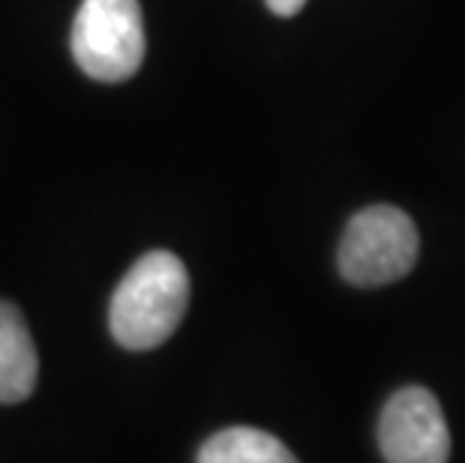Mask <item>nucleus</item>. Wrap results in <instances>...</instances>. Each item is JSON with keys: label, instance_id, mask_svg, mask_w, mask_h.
Returning a JSON list of instances; mask_svg holds the SVG:
<instances>
[{"label": "nucleus", "instance_id": "nucleus-1", "mask_svg": "<svg viewBox=\"0 0 465 463\" xmlns=\"http://www.w3.org/2000/svg\"><path fill=\"white\" fill-rule=\"evenodd\" d=\"M190 307V274L168 250H151L117 283L108 307L112 337L124 349H156L177 331Z\"/></svg>", "mask_w": 465, "mask_h": 463}, {"label": "nucleus", "instance_id": "nucleus-2", "mask_svg": "<svg viewBox=\"0 0 465 463\" xmlns=\"http://www.w3.org/2000/svg\"><path fill=\"white\" fill-rule=\"evenodd\" d=\"M418 250L420 238L411 216L393 205H372L345 226L336 265L351 286L375 289L402 280L418 262Z\"/></svg>", "mask_w": 465, "mask_h": 463}, {"label": "nucleus", "instance_id": "nucleus-3", "mask_svg": "<svg viewBox=\"0 0 465 463\" xmlns=\"http://www.w3.org/2000/svg\"><path fill=\"white\" fill-rule=\"evenodd\" d=\"M73 57L84 75L114 85L144 61V25L138 0H82L73 25Z\"/></svg>", "mask_w": 465, "mask_h": 463}, {"label": "nucleus", "instance_id": "nucleus-4", "mask_svg": "<svg viewBox=\"0 0 465 463\" xmlns=\"http://www.w3.org/2000/svg\"><path fill=\"white\" fill-rule=\"evenodd\" d=\"M379 448L388 463L450 460V430L432 391L409 386L384 403L379 418Z\"/></svg>", "mask_w": 465, "mask_h": 463}, {"label": "nucleus", "instance_id": "nucleus-5", "mask_svg": "<svg viewBox=\"0 0 465 463\" xmlns=\"http://www.w3.org/2000/svg\"><path fill=\"white\" fill-rule=\"evenodd\" d=\"M39 379V356L22 310L0 301V403H22Z\"/></svg>", "mask_w": 465, "mask_h": 463}, {"label": "nucleus", "instance_id": "nucleus-6", "mask_svg": "<svg viewBox=\"0 0 465 463\" xmlns=\"http://www.w3.org/2000/svg\"><path fill=\"white\" fill-rule=\"evenodd\" d=\"M195 463H301L273 433L255 428H229L213 433L199 448Z\"/></svg>", "mask_w": 465, "mask_h": 463}, {"label": "nucleus", "instance_id": "nucleus-7", "mask_svg": "<svg viewBox=\"0 0 465 463\" xmlns=\"http://www.w3.org/2000/svg\"><path fill=\"white\" fill-rule=\"evenodd\" d=\"M267 9H271L273 15H280V18H292V15H298L301 9L306 6V0H264Z\"/></svg>", "mask_w": 465, "mask_h": 463}]
</instances>
